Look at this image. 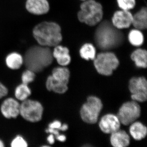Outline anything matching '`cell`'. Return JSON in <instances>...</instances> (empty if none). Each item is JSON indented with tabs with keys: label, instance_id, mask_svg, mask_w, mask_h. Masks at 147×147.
Returning a JSON list of instances; mask_svg holds the SVG:
<instances>
[{
	"label": "cell",
	"instance_id": "15",
	"mask_svg": "<svg viewBox=\"0 0 147 147\" xmlns=\"http://www.w3.org/2000/svg\"><path fill=\"white\" fill-rule=\"evenodd\" d=\"M53 55V57L57 60L58 64L62 66L68 65L71 61L69 50L67 47L57 45L55 47Z\"/></svg>",
	"mask_w": 147,
	"mask_h": 147
},
{
	"label": "cell",
	"instance_id": "13",
	"mask_svg": "<svg viewBox=\"0 0 147 147\" xmlns=\"http://www.w3.org/2000/svg\"><path fill=\"white\" fill-rule=\"evenodd\" d=\"M26 8L32 14L42 15L48 12L50 6L47 0H27Z\"/></svg>",
	"mask_w": 147,
	"mask_h": 147
},
{
	"label": "cell",
	"instance_id": "29",
	"mask_svg": "<svg viewBox=\"0 0 147 147\" xmlns=\"http://www.w3.org/2000/svg\"><path fill=\"white\" fill-rule=\"evenodd\" d=\"M61 125L62 124L60 121H55L49 124V127L60 130Z\"/></svg>",
	"mask_w": 147,
	"mask_h": 147
},
{
	"label": "cell",
	"instance_id": "18",
	"mask_svg": "<svg viewBox=\"0 0 147 147\" xmlns=\"http://www.w3.org/2000/svg\"><path fill=\"white\" fill-rule=\"evenodd\" d=\"M129 131L132 137L137 141L144 139L147 135L146 127L140 122L135 121L131 123Z\"/></svg>",
	"mask_w": 147,
	"mask_h": 147
},
{
	"label": "cell",
	"instance_id": "3",
	"mask_svg": "<svg viewBox=\"0 0 147 147\" xmlns=\"http://www.w3.org/2000/svg\"><path fill=\"white\" fill-rule=\"evenodd\" d=\"M33 34L39 45L45 47H55L62 40L61 27L55 22L38 24L34 28Z\"/></svg>",
	"mask_w": 147,
	"mask_h": 147
},
{
	"label": "cell",
	"instance_id": "21",
	"mask_svg": "<svg viewBox=\"0 0 147 147\" xmlns=\"http://www.w3.org/2000/svg\"><path fill=\"white\" fill-rule=\"evenodd\" d=\"M5 62L9 68L17 69L20 68L24 64V57L18 53H11L7 55Z\"/></svg>",
	"mask_w": 147,
	"mask_h": 147
},
{
	"label": "cell",
	"instance_id": "9",
	"mask_svg": "<svg viewBox=\"0 0 147 147\" xmlns=\"http://www.w3.org/2000/svg\"><path fill=\"white\" fill-rule=\"evenodd\" d=\"M129 89L131 99L136 102H145L147 98V82L144 77H133L130 79Z\"/></svg>",
	"mask_w": 147,
	"mask_h": 147
},
{
	"label": "cell",
	"instance_id": "25",
	"mask_svg": "<svg viewBox=\"0 0 147 147\" xmlns=\"http://www.w3.org/2000/svg\"><path fill=\"white\" fill-rule=\"evenodd\" d=\"M35 77V72L28 69L22 74L21 76L22 83L28 85L30 83L34 82Z\"/></svg>",
	"mask_w": 147,
	"mask_h": 147
},
{
	"label": "cell",
	"instance_id": "12",
	"mask_svg": "<svg viewBox=\"0 0 147 147\" xmlns=\"http://www.w3.org/2000/svg\"><path fill=\"white\" fill-rule=\"evenodd\" d=\"M133 15L128 10L117 11L114 13L112 23L117 28H127L132 24Z\"/></svg>",
	"mask_w": 147,
	"mask_h": 147
},
{
	"label": "cell",
	"instance_id": "27",
	"mask_svg": "<svg viewBox=\"0 0 147 147\" xmlns=\"http://www.w3.org/2000/svg\"><path fill=\"white\" fill-rule=\"evenodd\" d=\"M11 146L12 147H27L28 144L23 137L18 135L12 140Z\"/></svg>",
	"mask_w": 147,
	"mask_h": 147
},
{
	"label": "cell",
	"instance_id": "19",
	"mask_svg": "<svg viewBox=\"0 0 147 147\" xmlns=\"http://www.w3.org/2000/svg\"><path fill=\"white\" fill-rule=\"evenodd\" d=\"M131 58L137 67L144 68L147 67V54L146 50L142 49L135 50L131 54Z\"/></svg>",
	"mask_w": 147,
	"mask_h": 147
},
{
	"label": "cell",
	"instance_id": "7",
	"mask_svg": "<svg viewBox=\"0 0 147 147\" xmlns=\"http://www.w3.org/2000/svg\"><path fill=\"white\" fill-rule=\"evenodd\" d=\"M43 108L42 104L37 100L27 99L20 104V115L26 120L32 123L42 119Z\"/></svg>",
	"mask_w": 147,
	"mask_h": 147
},
{
	"label": "cell",
	"instance_id": "17",
	"mask_svg": "<svg viewBox=\"0 0 147 147\" xmlns=\"http://www.w3.org/2000/svg\"><path fill=\"white\" fill-rule=\"evenodd\" d=\"M147 11L146 7H142L133 16L132 25L138 30H145L147 28Z\"/></svg>",
	"mask_w": 147,
	"mask_h": 147
},
{
	"label": "cell",
	"instance_id": "14",
	"mask_svg": "<svg viewBox=\"0 0 147 147\" xmlns=\"http://www.w3.org/2000/svg\"><path fill=\"white\" fill-rule=\"evenodd\" d=\"M110 143L114 147H125L130 143V138L124 130H117L111 134Z\"/></svg>",
	"mask_w": 147,
	"mask_h": 147
},
{
	"label": "cell",
	"instance_id": "16",
	"mask_svg": "<svg viewBox=\"0 0 147 147\" xmlns=\"http://www.w3.org/2000/svg\"><path fill=\"white\" fill-rule=\"evenodd\" d=\"M68 84L59 82L53 78L52 75L47 77L46 82V87L49 91H53L56 93H64L68 90Z\"/></svg>",
	"mask_w": 147,
	"mask_h": 147
},
{
	"label": "cell",
	"instance_id": "31",
	"mask_svg": "<svg viewBox=\"0 0 147 147\" xmlns=\"http://www.w3.org/2000/svg\"><path fill=\"white\" fill-rule=\"evenodd\" d=\"M56 138L57 140L61 142H64L66 139V137L63 134H59L56 137Z\"/></svg>",
	"mask_w": 147,
	"mask_h": 147
},
{
	"label": "cell",
	"instance_id": "33",
	"mask_svg": "<svg viewBox=\"0 0 147 147\" xmlns=\"http://www.w3.org/2000/svg\"><path fill=\"white\" fill-rule=\"evenodd\" d=\"M4 144L3 142L0 140V147H4Z\"/></svg>",
	"mask_w": 147,
	"mask_h": 147
},
{
	"label": "cell",
	"instance_id": "4",
	"mask_svg": "<svg viewBox=\"0 0 147 147\" xmlns=\"http://www.w3.org/2000/svg\"><path fill=\"white\" fill-rule=\"evenodd\" d=\"M77 16L82 23L90 26H96L103 17L102 5L95 0H85L81 4Z\"/></svg>",
	"mask_w": 147,
	"mask_h": 147
},
{
	"label": "cell",
	"instance_id": "22",
	"mask_svg": "<svg viewBox=\"0 0 147 147\" xmlns=\"http://www.w3.org/2000/svg\"><path fill=\"white\" fill-rule=\"evenodd\" d=\"M80 55L81 57L86 60H94L96 56V50L92 44L87 43L84 44L80 49Z\"/></svg>",
	"mask_w": 147,
	"mask_h": 147
},
{
	"label": "cell",
	"instance_id": "8",
	"mask_svg": "<svg viewBox=\"0 0 147 147\" xmlns=\"http://www.w3.org/2000/svg\"><path fill=\"white\" fill-rule=\"evenodd\" d=\"M141 113L140 106L136 101L133 100L123 103L120 108L117 116L121 123L128 125L139 118Z\"/></svg>",
	"mask_w": 147,
	"mask_h": 147
},
{
	"label": "cell",
	"instance_id": "1",
	"mask_svg": "<svg viewBox=\"0 0 147 147\" xmlns=\"http://www.w3.org/2000/svg\"><path fill=\"white\" fill-rule=\"evenodd\" d=\"M94 33V41L98 47L104 51L115 49L124 42L125 37L121 30L110 21L105 20L99 23Z\"/></svg>",
	"mask_w": 147,
	"mask_h": 147
},
{
	"label": "cell",
	"instance_id": "26",
	"mask_svg": "<svg viewBox=\"0 0 147 147\" xmlns=\"http://www.w3.org/2000/svg\"><path fill=\"white\" fill-rule=\"evenodd\" d=\"M118 5L121 9L129 11L134 7L135 0H117Z\"/></svg>",
	"mask_w": 147,
	"mask_h": 147
},
{
	"label": "cell",
	"instance_id": "32",
	"mask_svg": "<svg viewBox=\"0 0 147 147\" xmlns=\"http://www.w3.org/2000/svg\"><path fill=\"white\" fill-rule=\"evenodd\" d=\"M68 125H67L66 124H64L62 125L61 127L60 130H61V131H66V130H67V129H68Z\"/></svg>",
	"mask_w": 147,
	"mask_h": 147
},
{
	"label": "cell",
	"instance_id": "23",
	"mask_svg": "<svg viewBox=\"0 0 147 147\" xmlns=\"http://www.w3.org/2000/svg\"><path fill=\"white\" fill-rule=\"evenodd\" d=\"M128 40L131 45L136 47H139L143 44L144 36L140 30L133 29L130 31L129 34Z\"/></svg>",
	"mask_w": 147,
	"mask_h": 147
},
{
	"label": "cell",
	"instance_id": "6",
	"mask_svg": "<svg viewBox=\"0 0 147 147\" xmlns=\"http://www.w3.org/2000/svg\"><path fill=\"white\" fill-rule=\"evenodd\" d=\"M102 108V103L100 99L96 96H89L80 110L82 119L86 123H96Z\"/></svg>",
	"mask_w": 147,
	"mask_h": 147
},
{
	"label": "cell",
	"instance_id": "28",
	"mask_svg": "<svg viewBox=\"0 0 147 147\" xmlns=\"http://www.w3.org/2000/svg\"><path fill=\"white\" fill-rule=\"evenodd\" d=\"M8 93V90L7 88L0 82V99L7 95Z\"/></svg>",
	"mask_w": 147,
	"mask_h": 147
},
{
	"label": "cell",
	"instance_id": "2",
	"mask_svg": "<svg viewBox=\"0 0 147 147\" xmlns=\"http://www.w3.org/2000/svg\"><path fill=\"white\" fill-rule=\"evenodd\" d=\"M53 52L50 47L35 45L28 49L24 58V63L28 69L35 73L42 71L53 63Z\"/></svg>",
	"mask_w": 147,
	"mask_h": 147
},
{
	"label": "cell",
	"instance_id": "20",
	"mask_svg": "<svg viewBox=\"0 0 147 147\" xmlns=\"http://www.w3.org/2000/svg\"><path fill=\"white\" fill-rule=\"evenodd\" d=\"M52 76L58 82L68 84L70 77V71L67 67H59L53 69Z\"/></svg>",
	"mask_w": 147,
	"mask_h": 147
},
{
	"label": "cell",
	"instance_id": "10",
	"mask_svg": "<svg viewBox=\"0 0 147 147\" xmlns=\"http://www.w3.org/2000/svg\"><path fill=\"white\" fill-rule=\"evenodd\" d=\"M99 126L102 132L112 134L120 128L121 122L117 116L113 114H107L102 117Z\"/></svg>",
	"mask_w": 147,
	"mask_h": 147
},
{
	"label": "cell",
	"instance_id": "5",
	"mask_svg": "<svg viewBox=\"0 0 147 147\" xmlns=\"http://www.w3.org/2000/svg\"><path fill=\"white\" fill-rule=\"evenodd\" d=\"M94 64L96 71L101 75L110 76L119 64L118 59L115 54L105 51L98 54L94 59Z\"/></svg>",
	"mask_w": 147,
	"mask_h": 147
},
{
	"label": "cell",
	"instance_id": "11",
	"mask_svg": "<svg viewBox=\"0 0 147 147\" xmlns=\"http://www.w3.org/2000/svg\"><path fill=\"white\" fill-rule=\"evenodd\" d=\"M20 104L17 100L8 98L2 103L1 111L6 118H16L20 115Z\"/></svg>",
	"mask_w": 147,
	"mask_h": 147
},
{
	"label": "cell",
	"instance_id": "24",
	"mask_svg": "<svg viewBox=\"0 0 147 147\" xmlns=\"http://www.w3.org/2000/svg\"><path fill=\"white\" fill-rule=\"evenodd\" d=\"M31 90L28 85L23 84L18 85L15 90V96L16 99L21 101L28 99L31 94Z\"/></svg>",
	"mask_w": 147,
	"mask_h": 147
},
{
	"label": "cell",
	"instance_id": "34",
	"mask_svg": "<svg viewBox=\"0 0 147 147\" xmlns=\"http://www.w3.org/2000/svg\"><path fill=\"white\" fill-rule=\"evenodd\" d=\"M82 1H85V0H82Z\"/></svg>",
	"mask_w": 147,
	"mask_h": 147
},
{
	"label": "cell",
	"instance_id": "30",
	"mask_svg": "<svg viewBox=\"0 0 147 147\" xmlns=\"http://www.w3.org/2000/svg\"><path fill=\"white\" fill-rule=\"evenodd\" d=\"M47 141L50 144H53L55 142V136L54 134H50L47 137Z\"/></svg>",
	"mask_w": 147,
	"mask_h": 147
}]
</instances>
